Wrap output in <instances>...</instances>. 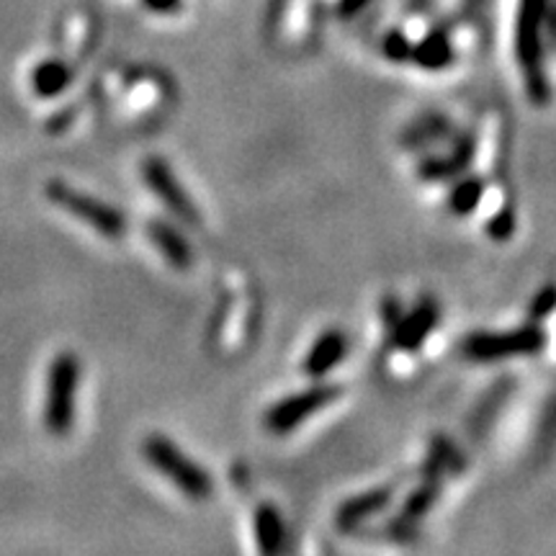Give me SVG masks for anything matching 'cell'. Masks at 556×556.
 I'll list each match as a JSON object with an SVG mask.
<instances>
[{"instance_id":"cell-1","label":"cell","mask_w":556,"mask_h":556,"mask_svg":"<svg viewBox=\"0 0 556 556\" xmlns=\"http://www.w3.org/2000/svg\"><path fill=\"white\" fill-rule=\"evenodd\" d=\"M548 21V0H520L516 52L523 67L526 88L533 103L548 101V83L544 70V34Z\"/></svg>"},{"instance_id":"cell-2","label":"cell","mask_w":556,"mask_h":556,"mask_svg":"<svg viewBox=\"0 0 556 556\" xmlns=\"http://www.w3.org/2000/svg\"><path fill=\"white\" fill-rule=\"evenodd\" d=\"M142 454L148 462L163 475L176 490L184 492L189 500H208L214 492L212 475L204 467H199L191 456H186L170 438L152 433L144 438Z\"/></svg>"},{"instance_id":"cell-3","label":"cell","mask_w":556,"mask_h":556,"mask_svg":"<svg viewBox=\"0 0 556 556\" xmlns=\"http://www.w3.org/2000/svg\"><path fill=\"white\" fill-rule=\"evenodd\" d=\"M544 348L546 332L536 323H528L526 328L507 332H471L462 343V353L475 364H492V361L536 356Z\"/></svg>"},{"instance_id":"cell-4","label":"cell","mask_w":556,"mask_h":556,"mask_svg":"<svg viewBox=\"0 0 556 556\" xmlns=\"http://www.w3.org/2000/svg\"><path fill=\"white\" fill-rule=\"evenodd\" d=\"M80 381V361L75 353H60L47 377L45 428L54 438H65L75 422V389Z\"/></svg>"},{"instance_id":"cell-5","label":"cell","mask_w":556,"mask_h":556,"mask_svg":"<svg viewBox=\"0 0 556 556\" xmlns=\"http://www.w3.org/2000/svg\"><path fill=\"white\" fill-rule=\"evenodd\" d=\"M45 193L52 204L65 208V212L73 214L75 219L86 222L90 229H96L103 238L119 240L127 235V217H124L116 206L106 204V201L88 197V193L73 189V186L58 178L47 184Z\"/></svg>"},{"instance_id":"cell-6","label":"cell","mask_w":556,"mask_h":556,"mask_svg":"<svg viewBox=\"0 0 556 556\" xmlns=\"http://www.w3.org/2000/svg\"><path fill=\"white\" fill-rule=\"evenodd\" d=\"M343 392V387L338 384H315L302 389V392L289 394L281 402H276L274 407L268 409L263 422L274 435H287L291 430L302 426L304 420H309L312 415H317L319 409L328 407L330 402H336Z\"/></svg>"},{"instance_id":"cell-7","label":"cell","mask_w":556,"mask_h":556,"mask_svg":"<svg viewBox=\"0 0 556 556\" xmlns=\"http://www.w3.org/2000/svg\"><path fill=\"white\" fill-rule=\"evenodd\" d=\"M142 178L144 184L150 186V191L163 201L165 206L170 208L173 214L186 225L199 227L201 217H199V208L193 204V199L189 197V191L180 186V180L176 178V173L168 165V160L163 157H148L142 163Z\"/></svg>"},{"instance_id":"cell-8","label":"cell","mask_w":556,"mask_h":556,"mask_svg":"<svg viewBox=\"0 0 556 556\" xmlns=\"http://www.w3.org/2000/svg\"><path fill=\"white\" fill-rule=\"evenodd\" d=\"M438 319H441V307H438L435 299H422L409 315L394 323L392 345L407 353L417 351V348L426 343L430 332L435 330Z\"/></svg>"},{"instance_id":"cell-9","label":"cell","mask_w":556,"mask_h":556,"mask_svg":"<svg viewBox=\"0 0 556 556\" xmlns=\"http://www.w3.org/2000/svg\"><path fill=\"white\" fill-rule=\"evenodd\" d=\"M348 353V336L343 330L330 328L319 336L312 348L307 351V356L302 361V374L309 379H325L330 371H336L340 366V361L345 358Z\"/></svg>"},{"instance_id":"cell-10","label":"cell","mask_w":556,"mask_h":556,"mask_svg":"<svg viewBox=\"0 0 556 556\" xmlns=\"http://www.w3.org/2000/svg\"><path fill=\"white\" fill-rule=\"evenodd\" d=\"M148 235L152 245L157 248V253L170 263L173 268L186 270L193 266V250L186 240V235L163 219H150L148 222Z\"/></svg>"},{"instance_id":"cell-11","label":"cell","mask_w":556,"mask_h":556,"mask_svg":"<svg viewBox=\"0 0 556 556\" xmlns=\"http://www.w3.org/2000/svg\"><path fill=\"white\" fill-rule=\"evenodd\" d=\"M392 503V486H377V490L364 492V495L345 500L340 505L336 523L340 531H353L361 523H366L368 518H374L377 513L384 510V507Z\"/></svg>"},{"instance_id":"cell-12","label":"cell","mask_w":556,"mask_h":556,"mask_svg":"<svg viewBox=\"0 0 556 556\" xmlns=\"http://www.w3.org/2000/svg\"><path fill=\"white\" fill-rule=\"evenodd\" d=\"M409 62L422 70H446L454 62V45L443 31L428 34L426 39L413 45V58Z\"/></svg>"},{"instance_id":"cell-13","label":"cell","mask_w":556,"mask_h":556,"mask_svg":"<svg viewBox=\"0 0 556 556\" xmlns=\"http://www.w3.org/2000/svg\"><path fill=\"white\" fill-rule=\"evenodd\" d=\"M70 83H73V70L62 60L39 62L31 73V90L39 99H54V96L65 93Z\"/></svg>"},{"instance_id":"cell-14","label":"cell","mask_w":556,"mask_h":556,"mask_svg":"<svg viewBox=\"0 0 556 556\" xmlns=\"http://www.w3.org/2000/svg\"><path fill=\"white\" fill-rule=\"evenodd\" d=\"M255 539H258V548L263 554H278L287 541V526H283L281 513L274 505H258L253 518Z\"/></svg>"},{"instance_id":"cell-15","label":"cell","mask_w":556,"mask_h":556,"mask_svg":"<svg viewBox=\"0 0 556 556\" xmlns=\"http://www.w3.org/2000/svg\"><path fill=\"white\" fill-rule=\"evenodd\" d=\"M484 197V180L477 176H469L451 189L448 193V212L456 214V217H469V214L477 212L479 201Z\"/></svg>"},{"instance_id":"cell-16","label":"cell","mask_w":556,"mask_h":556,"mask_svg":"<svg viewBox=\"0 0 556 556\" xmlns=\"http://www.w3.org/2000/svg\"><path fill=\"white\" fill-rule=\"evenodd\" d=\"M471 157V142L469 139H464L462 144H458V150L454 155L448 157H433V160H426L420 168V176L426 180H446L451 176H458L464 168H467Z\"/></svg>"},{"instance_id":"cell-17","label":"cell","mask_w":556,"mask_h":556,"mask_svg":"<svg viewBox=\"0 0 556 556\" xmlns=\"http://www.w3.org/2000/svg\"><path fill=\"white\" fill-rule=\"evenodd\" d=\"M556 312V283H546L528 302V323L541 325Z\"/></svg>"},{"instance_id":"cell-18","label":"cell","mask_w":556,"mask_h":556,"mask_svg":"<svg viewBox=\"0 0 556 556\" xmlns=\"http://www.w3.org/2000/svg\"><path fill=\"white\" fill-rule=\"evenodd\" d=\"M384 54L387 60L397 62V65H402V62H409V58H413V41H409L407 34L402 31H389L384 37Z\"/></svg>"},{"instance_id":"cell-19","label":"cell","mask_w":556,"mask_h":556,"mask_svg":"<svg viewBox=\"0 0 556 556\" xmlns=\"http://www.w3.org/2000/svg\"><path fill=\"white\" fill-rule=\"evenodd\" d=\"M513 232H516V214L510 212V208H505V212H500L486 222V235H490L492 240L497 242H505L513 238Z\"/></svg>"},{"instance_id":"cell-20","label":"cell","mask_w":556,"mask_h":556,"mask_svg":"<svg viewBox=\"0 0 556 556\" xmlns=\"http://www.w3.org/2000/svg\"><path fill=\"white\" fill-rule=\"evenodd\" d=\"M430 497H433V490H420V492H417V495L409 500L407 507H405V518H417V516H420V513L428 507Z\"/></svg>"},{"instance_id":"cell-21","label":"cell","mask_w":556,"mask_h":556,"mask_svg":"<svg viewBox=\"0 0 556 556\" xmlns=\"http://www.w3.org/2000/svg\"><path fill=\"white\" fill-rule=\"evenodd\" d=\"M142 5L148 11L157 13V16H168V13H176L184 5V0H142Z\"/></svg>"}]
</instances>
